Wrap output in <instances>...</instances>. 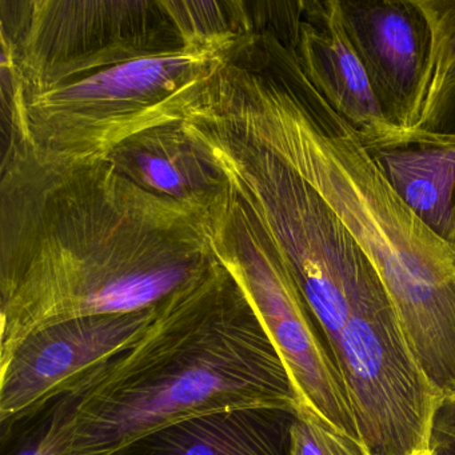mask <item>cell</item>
<instances>
[{"label":"cell","mask_w":455,"mask_h":455,"mask_svg":"<svg viewBox=\"0 0 455 455\" xmlns=\"http://www.w3.org/2000/svg\"><path fill=\"white\" fill-rule=\"evenodd\" d=\"M217 263L196 212L108 158L12 137L0 183V362L54 324L153 307Z\"/></svg>","instance_id":"1"},{"label":"cell","mask_w":455,"mask_h":455,"mask_svg":"<svg viewBox=\"0 0 455 455\" xmlns=\"http://www.w3.org/2000/svg\"><path fill=\"white\" fill-rule=\"evenodd\" d=\"M4 68L14 135L36 150L106 156L183 122L228 49L186 41L167 2H12Z\"/></svg>","instance_id":"2"},{"label":"cell","mask_w":455,"mask_h":455,"mask_svg":"<svg viewBox=\"0 0 455 455\" xmlns=\"http://www.w3.org/2000/svg\"><path fill=\"white\" fill-rule=\"evenodd\" d=\"M226 122L294 169L369 258L434 390L455 398V247L399 198L295 54L242 81Z\"/></svg>","instance_id":"3"},{"label":"cell","mask_w":455,"mask_h":455,"mask_svg":"<svg viewBox=\"0 0 455 455\" xmlns=\"http://www.w3.org/2000/svg\"><path fill=\"white\" fill-rule=\"evenodd\" d=\"M241 409L299 414L283 361L220 265L164 298L126 350L84 375L52 418L60 455H121L175 423Z\"/></svg>","instance_id":"4"},{"label":"cell","mask_w":455,"mask_h":455,"mask_svg":"<svg viewBox=\"0 0 455 455\" xmlns=\"http://www.w3.org/2000/svg\"><path fill=\"white\" fill-rule=\"evenodd\" d=\"M198 212L215 258L251 303L286 366L299 398L298 415L362 444L339 371L286 260L258 218L226 180Z\"/></svg>","instance_id":"5"},{"label":"cell","mask_w":455,"mask_h":455,"mask_svg":"<svg viewBox=\"0 0 455 455\" xmlns=\"http://www.w3.org/2000/svg\"><path fill=\"white\" fill-rule=\"evenodd\" d=\"M156 305L134 313L62 322L23 340L0 362L4 434L60 401L84 375L126 350L153 321Z\"/></svg>","instance_id":"6"},{"label":"cell","mask_w":455,"mask_h":455,"mask_svg":"<svg viewBox=\"0 0 455 455\" xmlns=\"http://www.w3.org/2000/svg\"><path fill=\"white\" fill-rule=\"evenodd\" d=\"M346 33L388 124L412 129L426 103L430 33L415 0H339Z\"/></svg>","instance_id":"7"},{"label":"cell","mask_w":455,"mask_h":455,"mask_svg":"<svg viewBox=\"0 0 455 455\" xmlns=\"http://www.w3.org/2000/svg\"><path fill=\"white\" fill-rule=\"evenodd\" d=\"M292 42L316 92L359 134L398 129L383 116L366 70L346 33L339 0L297 2Z\"/></svg>","instance_id":"8"},{"label":"cell","mask_w":455,"mask_h":455,"mask_svg":"<svg viewBox=\"0 0 455 455\" xmlns=\"http://www.w3.org/2000/svg\"><path fill=\"white\" fill-rule=\"evenodd\" d=\"M358 135L399 198L455 247V135L420 129Z\"/></svg>","instance_id":"9"},{"label":"cell","mask_w":455,"mask_h":455,"mask_svg":"<svg viewBox=\"0 0 455 455\" xmlns=\"http://www.w3.org/2000/svg\"><path fill=\"white\" fill-rule=\"evenodd\" d=\"M119 174L142 190L196 212L225 185L183 122L132 135L106 156Z\"/></svg>","instance_id":"10"},{"label":"cell","mask_w":455,"mask_h":455,"mask_svg":"<svg viewBox=\"0 0 455 455\" xmlns=\"http://www.w3.org/2000/svg\"><path fill=\"white\" fill-rule=\"evenodd\" d=\"M295 417L275 409L202 415L156 431L121 455H290Z\"/></svg>","instance_id":"11"},{"label":"cell","mask_w":455,"mask_h":455,"mask_svg":"<svg viewBox=\"0 0 455 455\" xmlns=\"http://www.w3.org/2000/svg\"><path fill=\"white\" fill-rule=\"evenodd\" d=\"M415 4L430 33L426 108L455 68V0H415Z\"/></svg>","instance_id":"12"},{"label":"cell","mask_w":455,"mask_h":455,"mask_svg":"<svg viewBox=\"0 0 455 455\" xmlns=\"http://www.w3.org/2000/svg\"><path fill=\"white\" fill-rule=\"evenodd\" d=\"M290 455H367L358 442L334 433L306 415H297L290 428Z\"/></svg>","instance_id":"13"},{"label":"cell","mask_w":455,"mask_h":455,"mask_svg":"<svg viewBox=\"0 0 455 455\" xmlns=\"http://www.w3.org/2000/svg\"><path fill=\"white\" fill-rule=\"evenodd\" d=\"M412 129L434 134L455 135V68L433 100L426 106L420 121Z\"/></svg>","instance_id":"14"},{"label":"cell","mask_w":455,"mask_h":455,"mask_svg":"<svg viewBox=\"0 0 455 455\" xmlns=\"http://www.w3.org/2000/svg\"><path fill=\"white\" fill-rule=\"evenodd\" d=\"M430 449L435 455H455V399H443L436 410Z\"/></svg>","instance_id":"15"},{"label":"cell","mask_w":455,"mask_h":455,"mask_svg":"<svg viewBox=\"0 0 455 455\" xmlns=\"http://www.w3.org/2000/svg\"><path fill=\"white\" fill-rule=\"evenodd\" d=\"M17 455H60L57 427L52 418H49L44 428Z\"/></svg>","instance_id":"16"},{"label":"cell","mask_w":455,"mask_h":455,"mask_svg":"<svg viewBox=\"0 0 455 455\" xmlns=\"http://www.w3.org/2000/svg\"><path fill=\"white\" fill-rule=\"evenodd\" d=\"M411 455H435V452L433 451V450H419V451L412 452Z\"/></svg>","instance_id":"17"},{"label":"cell","mask_w":455,"mask_h":455,"mask_svg":"<svg viewBox=\"0 0 455 455\" xmlns=\"http://www.w3.org/2000/svg\"><path fill=\"white\" fill-rule=\"evenodd\" d=\"M452 399H455V398H452Z\"/></svg>","instance_id":"18"}]
</instances>
